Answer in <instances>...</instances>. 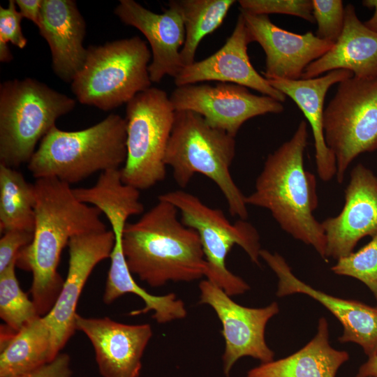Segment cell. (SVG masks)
Returning a JSON list of instances; mask_svg holds the SVG:
<instances>
[{
    "instance_id": "83f0119b",
    "label": "cell",
    "mask_w": 377,
    "mask_h": 377,
    "mask_svg": "<svg viewBox=\"0 0 377 377\" xmlns=\"http://www.w3.org/2000/svg\"><path fill=\"white\" fill-rule=\"evenodd\" d=\"M15 267L16 260L0 273V317L8 327L18 332L40 316L20 288Z\"/></svg>"
},
{
    "instance_id": "5bb4252c",
    "label": "cell",
    "mask_w": 377,
    "mask_h": 377,
    "mask_svg": "<svg viewBox=\"0 0 377 377\" xmlns=\"http://www.w3.org/2000/svg\"><path fill=\"white\" fill-rule=\"evenodd\" d=\"M344 199L341 212L321 222L327 260L348 256L362 238L377 232V176L373 171L361 163L355 165Z\"/></svg>"
},
{
    "instance_id": "8992f818",
    "label": "cell",
    "mask_w": 377,
    "mask_h": 377,
    "mask_svg": "<svg viewBox=\"0 0 377 377\" xmlns=\"http://www.w3.org/2000/svg\"><path fill=\"white\" fill-rule=\"evenodd\" d=\"M75 101L33 78L0 84V163L17 168L29 163L38 142Z\"/></svg>"
},
{
    "instance_id": "7a4b0ae2",
    "label": "cell",
    "mask_w": 377,
    "mask_h": 377,
    "mask_svg": "<svg viewBox=\"0 0 377 377\" xmlns=\"http://www.w3.org/2000/svg\"><path fill=\"white\" fill-rule=\"evenodd\" d=\"M307 124L302 120L290 140L268 154L247 205L267 209L280 228L326 257V237L313 214L318 205L315 176L305 170Z\"/></svg>"
},
{
    "instance_id": "30bf717a",
    "label": "cell",
    "mask_w": 377,
    "mask_h": 377,
    "mask_svg": "<svg viewBox=\"0 0 377 377\" xmlns=\"http://www.w3.org/2000/svg\"><path fill=\"white\" fill-rule=\"evenodd\" d=\"M323 129L335 157V177L341 184L357 156L377 150V77L352 76L339 82L324 109Z\"/></svg>"
},
{
    "instance_id": "44dd1931",
    "label": "cell",
    "mask_w": 377,
    "mask_h": 377,
    "mask_svg": "<svg viewBox=\"0 0 377 377\" xmlns=\"http://www.w3.org/2000/svg\"><path fill=\"white\" fill-rule=\"evenodd\" d=\"M352 76L353 74L350 71L338 69L311 79H267L274 88L286 97L289 96L296 103L309 121L314 139L316 170L319 178L325 182L336 176L337 164L324 136V101L327 91L333 84Z\"/></svg>"
},
{
    "instance_id": "8fae6325",
    "label": "cell",
    "mask_w": 377,
    "mask_h": 377,
    "mask_svg": "<svg viewBox=\"0 0 377 377\" xmlns=\"http://www.w3.org/2000/svg\"><path fill=\"white\" fill-rule=\"evenodd\" d=\"M170 99L175 111L196 112L212 127L235 138L247 120L284 110L283 103L267 96L256 95L248 88L232 83L176 87Z\"/></svg>"
},
{
    "instance_id": "d6986e66",
    "label": "cell",
    "mask_w": 377,
    "mask_h": 377,
    "mask_svg": "<svg viewBox=\"0 0 377 377\" xmlns=\"http://www.w3.org/2000/svg\"><path fill=\"white\" fill-rule=\"evenodd\" d=\"M75 329L91 341L103 377H138L142 357L151 336L149 324L128 325L108 317L77 314Z\"/></svg>"
},
{
    "instance_id": "603a6c76",
    "label": "cell",
    "mask_w": 377,
    "mask_h": 377,
    "mask_svg": "<svg viewBox=\"0 0 377 377\" xmlns=\"http://www.w3.org/2000/svg\"><path fill=\"white\" fill-rule=\"evenodd\" d=\"M114 235V245L110 254V267L108 271L103 301L109 304L126 293L139 296L144 302L143 309L133 311L131 315L136 316L153 311L152 318L158 323L182 319L187 311L182 300L174 293L153 295L141 288L133 279L123 252L122 235L127 222L121 219H114L109 222Z\"/></svg>"
},
{
    "instance_id": "1f68e13d",
    "label": "cell",
    "mask_w": 377,
    "mask_h": 377,
    "mask_svg": "<svg viewBox=\"0 0 377 377\" xmlns=\"http://www.w3.org/2000/svg\"><path fill=\"white\" fill-rule=\"evenodd\" d=\"M22 18L15 0H9L7 8L0 6V44L11 43L20 49L27 46V39L21 27Z\"/></svg>"
},
{
    "instance_id": "8d00e7d4",
    "label": "cell",
    "mask_w": 377,
    "mask_h": 377,
    "mask_svg": "<svg viewBox=\"0 0 377 377\" xmlns=\"http://www.w3.org/2000/svg\"><path fill=\"white\" fill-rule=\"evenodd\" d=\"M365 7L373 9L374 14L364 24L371 31L377 33V0H364L362 2Z\"/></svg>"
},
{
    "instance_id": "836d02e7",
    "label": "cell",
    "mask_w": 377,
    "mask_h": 377,
    "mask_svg": "<svg viewBox=\"0 0 377 377\" xmlns=\"http://www.w3.org/2000/svg\"><path fill=\"white\" fill-rule=\"evenodd\" d=\"M71 357L66 353H59L51 362L34 370L10 377H71Z\"/></svg>"
},
{
    "instance_id": "ac0fdd59",
    "label": "cell",
    "mask_w": 377,
    "mask_h": 377,
    "mask_svg": "<svg viewBox=\"0 0 377 377\" xmlns=\"http://www.w3.org/2000/svg\"><path fill=\"white\" fill-rule=\"evenodd\" d=\"M252 42L239 13L235 27L225 44L211 56L184 66L174 77L176 87L204 81H219L251 88L281 103L286 96L274 88L252 66L247 52Z\"/></svg>"
},
{
    "instance_id": "d590c367",
    "label": "cell",
    "mask_w": 377,
    "mask_h": 377,
    "mask_svg": "<svg viewBox=\"0 0 377 377\" xmlns=\"http://www.w3.org/2000/svg\"><path fill=\"white\" fill-rule=\"evenodd\" d=\"M356 377H377V355L369 357L360 367Z\"/></svg>"
},
{
    "instance_id": "4fadbf2b",
    "label": "cell",
    "mask_w": 377,
    "mask_h": 377,
    "mask_svg": "<svg viewBox=\"0 0 377 377\" xmlns=\"http://www.w3.org/2000/svg\"><path fill=\"white\" fill-rule=\"evenodd\" d=\"M114 245L112 230L91 232L70 239L66 278L55 304L43 316L50 327L57 355L76 330V308L84 286L96 265L110 257Z\"/></svg>"
},
{
    "instance_id": "cb8c5ba5",
    "label": "cell",
    "mask_w": 377,
    "mask_h": 377,
    "mask_svg": "<svg viewBox=\"0 0 377 377\" xmlns=\"http://www.w3.org/2000/svg\"><path fill=\"white\" fill-rule=\"evenodd\" d=\"M348 359L346 351L331 346L328 324L322 317L316 336L303 348L288 357L261 363L249 370L247 377H335Z\"/></svg>"
},
{
    "instance_id": "9c48e42d",
    "label": "cell",
    "mask_w": 377,
    "mask_h": 377,
    "mask_svg": "<svg viewBox=\"0 0 377 377\" xmlns=\"http://www.w3.org/2000/svg\"><path fill=\"white\" fill-rule=\"evenodd\" d=\"M175 110L168 94L150 87L126 103V159L122 182L138 190L151 188L166 177L165 154Z\"/></svg>"
},
{
    "instance_id": "277c9868",
    "label": "cell",
    "mask_w": 377,
    "mask_h": 377,
    "mask_svg": "<svg viewBox=\"0 0 377 377\" xmlns=\"http://www.w3.org/2000/svg\"><path fill=\"white\" fill-rule=\"evenodd\" d=\"M126 137L125 118L117 114L80 131L54 126L40 142L28 169L36 179L76 184L97 172L120 169L126 159Z\"/></svg>"
},
{
    "instance_id": "d6a6232c",
    "label": "cell",
    "mask_w": 377,
    "mask_h": 377,
    "mask_svg": "<svg viewBox=\"0 0 377 377\" xmlns=\"http://www.w3.org/2000/svg\"><path fill=\"white\" fill-rule=\"evenodd\" d=\"M34 238V232L10 230L3 233L0 239V273L16 260L20 251L28 246Z\"/></svg>"
},
{
    "instance_id": "e575fe53",
    "label": "cell",
    "mask_w": 377,
    "mask_h": 377,
    "mask_svg": "<svg viewBox=\"0 0 377 377\" xmlns=\"http://www.w3.org/2000/svg\"><path fill=\"white\" fill-rule=\"evenodd\" d=\"M17 7L23 17L39 24L43 0H15Z\"/></svg>"
},
{
    "instance_id": "7c38bea8",
    "label": "cell",
    "mask_w": 377,
    "mask_h": 377,
    "mask_svg": "<svg viewBox=\"0 0 377 377\" xmlns=\"http://www.w3.org/2000/svg\"><path fill=\"white\" fill-rule=\"evenodd\" d=\"M199 289L200 304L210 306L222 325L225 340L222 360L226 376L243 357H251L261 363L274 360V353L265 341V331L268 321L279 312L276 302L263 308L246 307L207 279L200 281Z\"/></svg>"
},
{
    "instance_id": "3957f363",
    "label": "cell",
    "mask_w": 377,
    "mask_h": 377,
    "mask_svg": "<svg viewBox=\"0 0 377 377\" xmlns=\"http://www.w3.org/2000/svg\"><path fill=\"white\" fill-rule=\"evenodd\" d=\"M171 203L158 202L126 224L123 252L131 274L151 287L205 276L207 262L197 232L179 219Z\"/></svg>"
},
{
    "instance_id": "5b68a950",
    "label": "cell",
    "mask_w": 377,
    "mask_h": 377,
    "mask_svg": "<svg viewBox=\"0 0 377 377\" xmlns=\"http://www.w3.org/2000/svg\"><path fill=\"white\" fill-rule=\"evenodd\" d=\"M235 139L210 126L199 114L175 111L174 124L165 154L177 184L185 188L196 173L211 179L223 193L231 216L246 220L245 195L230 172L235 155Z\"/></svg>"
},
{
    "instance_id": "e0dca14e",
    "label": "cell",
    "mask_w": 377,
    "mask_h": 377,
    "mask_svg": "<svg viewBox=\"0 0 377 377\" xmlns=\"http://www.w3.org/2000/svg\"><path fill=\"white\" fill-rule=\"evenodd\" d=\"M260 257L278 278V297L302 293L313 298L342 324L343 332L339 341L357 343L369 357L377 355V308L356 300L336 297L312 288L296 277L284 258L276 252L261 249Z\"/></svg>"
},
{
    "instance_id": "6da1fadb",
    "label": "cell",
    "mask_w": 377,
    "mask_h": 377,
    "mask_svg": "<svg viewBox=\"0 0 377 377\" xmlns=\"http://www.w3.org/2000/svg\"><path fill=\"white\" fill-rule=\"evenodd\" d=\"M35 227L31 242L22 249L16 267L33 276L30 293L40 316L47 314L61 290L57 272L61 253L75 235L106 230L96 207L80 201L71 185L54 177L36 179Z\"/></svg>"
},
{
    "instance_id": "9a60e30c",
    "label": "cell",
    "mask_w": 377,
    "mask_h": 377,
    "mask_svg": "<svg viewBox=\"0 0 377 377\" xmlns=\"http://www.w3.org/2000/svg\"><path fill=\"white\" fill-rule=\"evenodd\" d=\"M114 13L147 38L151 52L148 68L151 82L158 83L166 75L175 77L179 73L184 67L180 52L186 33L178 0L170 1L162 13H154L134 0H120Z\"/></svg>"
},
{
    "instance_id": "4316f807",
    "label": "cell",
    "mask_w": 377,
    "mask_h": 377,
    "mask_svg": "<svg viewBox=\"0 0 377 377\" xmlns=\"http://www.w3.org/2000/svg\"><path fill=\"white\" fill-rule=\"evenodd\" d=\"M185 27V41L181 50L184 66L195 61L196 50L207 35L223 23L234 0H178Z\"/></svg>"
},
{
    "instance_id": "7402d4cb",
    "label": "cell",
    "mask_w": 377,
    "mask_h": 377,
    "mask_svg": "<svg viewBox=\"0 0 377 377\" xmlns=\"http://www.w3.org/2000/svg\"><path fill=\"white\" fill-rule=\"evenodd\" d=\"M338 69L359 78L377 77V33L358 18L353 4L345 7L343 31L332 48L311 63L301 79H311Z\"/></svg>"
},
{
    "instance_id": "2e32d148",
    "label": "cell",
    "mask_w": 377,
    "mask_h": 377,
    "mask_svg": "<svg viewBox=\"0 0 377 377\" xmlns=\"http://www.w3.org/2000/svg\"><path fill=\"white\" fill-rule=\"evenodd\" d=\"M252 42L258 43L265 54L266 79L297 80L305 68L333 46L308 31L295 34L272 23L268 15H253L240 10Z\"/></svg>"
},
{
    "instance_id": "f546056e",
    "label": "cell",
    "mask_w": 377,
    "mask_h": 377,
    "mask_svg": "<svg viewBox=\"0 0 377 377\" xmlns=\"http://www.w3.org/2000/svg\"><path fill=\"white\" fill-rule=\"evenodd\" d=\"M313 15L317 22L316 36L334 43L344 24L345 8L341 0H312Z\"/></svg>"
},
{
    "instance_id": "ba28073f",
    "label": "cell",
    "mask_w": 377,
    "mask_h": 377,
    "mask_svg": "<svg viewBox=\"0 0 377 377\" xmlns=\"http://www.w3.org/2000/svg\"><path fill=\"white\" fill-rule=\"evenodd\" d=\"M158 200L172 204L180 212L182 222L197 232L207 262V280L230 297L250 289L246 282L227 268L226 260L237 244L253 263L260 265V236L251 223L240 219L232 223L222 210L207 206L197 196L183 190L165 193Z\"/></svg>"
},
{
    "instance_id": "d4e9b609",
    "label": "cell",
    "mask_w": 377,
    "mask_h": 377,
    "mask_svg": "<svg viewBox=\"0 0 377 377\" xmlns=\"http://www.w3.org/2000/svg\"><path fill=\"white\" fill-rule=\"evenodd\" d=\"M0 350V377L34 370L58 355L54 352L50 327L43 316L24 326Z\"/></svg>"
},
{
    "instance_id": "ffe728a7",
    "label": "cell",
    "mask_w": 377,
    "mask_h": 377,
    "mask_svg": "<svg viewBox=\"0 0 377 377\" xmlns=\"http://www.w3.org/2000/svg\"><path fill=\"white\" fill-rule=\"evenodd\" d=\"M52 55L54 74L72 82L83 67L87 48L83 45L86 23L73 0H43L38 26Z\"/></svg>"
},
{
    "instance_id": "f1b7e54d",
    "label": "cell",
    "mask_w": 377,
    "mask_h": 377,
    "mask_svg": "<svg viewBox=\"0 0 377 377\" xmlns=\"http://www.w3.org/2000/svg\"><path fill=\"white\" fill-rule=\"evenodd\" d=\"M371 237V241L357 251L337 260L331 269L336 274L362 281L377 302V232Z\"/></svg>"
},
{
    "instance_id": "484cf974",
    "label": "cell",
    "mask_w": 377,
    "mask_h": 377,
    "mask_svg": "<svg viewBox=\"0 0 377 377\" xmlns=\"http://www.w3.org/2000/svg\"><path fill=\"white\" fill-rule=\"evenodd\" d=\"M34 186L15 168L0 163V231L34 232Z\"/></svg>"
},
{
    "instance_id": "52a82bcc",
    "label": "cell",
    "mask_w": 377,
    "mask_h": 377,
    "mask_svg": "<svg viewBox=\"0 0 377 377\" xmlns=\"http://www.w3.org/2000/svg\"><path fill=\"white\" fill-rule=\"evenodd\" d=\"M151 59L147 43L136 36L90 45L71 90L82 104L113 110L151 87Z\"/></svg>"
},
{
    "instance_id": "4dcf8cb0",
    "label": "cell",
    "mask_w": 377,
    "mask_h": 377,
    "mask_svg": "<svg viewBox=\"0 0 377 377\" xmlns=\"http://www.w3.org/2000/svg\"><path fill=\"white\" fill-rule=\"evenodd\" d=\"M240 10L253 15L286 14L315 22L312 0H239Z\"/></svg>"
}]
</instances>
